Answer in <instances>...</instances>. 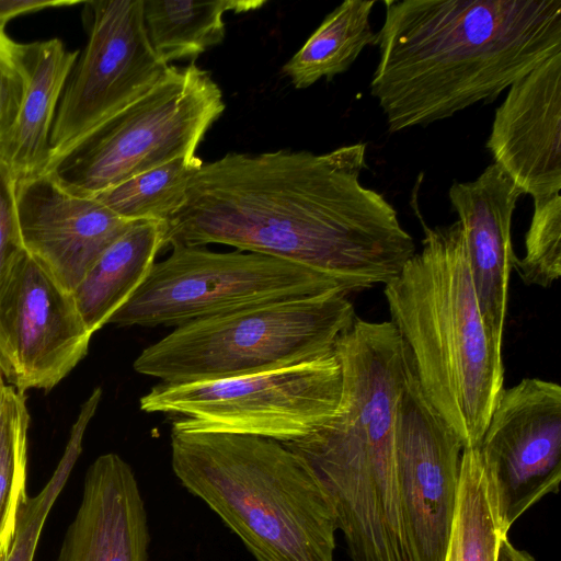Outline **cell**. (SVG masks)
Segmentation results:
<instances>
[{
  "label": "cell",
  "instance_id": "1",
  "mask_svg": "<svg viewBox=\"0 0 561 561\" xmlns=\"http://www.w3.org/2000/svg\"><path fill=\"white\" fill-rule=\"evenodd\" d=\"M366 144L323 154L230 152L203 163L163 248L225 244L304 265L350 295L386 285L415 253L397 210L360 182Z\"/></svg>",
  "mask_w": 561,
  "mask_h": 561
},
{
  "label": "cell",
  "instance_id": "2",
  "mask_svg": "<svg viewBox=\"0 0 561 561\" xmlns=\"http://www.w3.org/2000/svg\"><path fill=\"white\" fill-rule=\"evenodd\" d=\"M370 93L391 133L494 101L561 53V0H393Z\"/></svg>",
  "mask_w": 561,
  "mask_h": 561
},
{
  "label": "cell",
  "instance_id": "3",
  "mask_svg": "<svg viewBox=\"0 0 561 561\" xmlns=\"http://www.w3.org/2000/svg\"><path fill=\"white\" fill-rule=\"evenodd\" d=\"M334 352L342 373L337 412L310 435L283 444L324 486L350 557L387 560L407 549L393 443L405 347L390 321L355 317Z\"/></svg>",
  "mask_w": 561,
  "mask_h": 561
},
{
  "label": "cell",
  "instance_id": "4",
  "mask_svg": "<svg viewBox=\"0 0 561 561\" xmlns=\"http://www.w3.org/2000/svg\"><path fill=\"white\" fill-rule=\"evenodd\" d=\"M383 293L426 400L465 449L477 448L504 389V367L480 311L460 222L424 225L421 252Z\"/></svg>",
  "mask_w": 561,
  "mask_h": 561
},
{
  "label": "cell",
  "instance_id": "5",
  "mask_svg": "<svg viewBox=\"0 0 561 561\" xmlns=\"http://www.w3.org/2000/svg\"><path fill=\"white\" fill-rule=\"evenodd\" d=\"M171 465L256 561H334L332 502L314 471L283 443L172 427Z\"/></svg>",
  "mask_w": 561,
  "mask_h": 561
},
{
  "label": "cell",
  "instance_id": "6",
  "mask_svg": "<svg viewBox=\"0 0 561 561\" xmlns=\"http://www.w3.org/2000/svg\"><path fill=\"white\" fill-rule=\"evenodd\" d=\"M355 317L342 289L249 307L175 327L134 369L168 385L274 370L333 352Z\"/></svg>",
  "mask_w": 561,
  "mask_h": 561
},
{
  "label": "cell",
  "instance_id": "7",
  "mask_svg": "<svg viewBox=\"0 0 561 561\" xmlns=\"http://www.w3.org/2000/svg\"><path fill=\"white\" fill-rule=\"evenodd\" d=\"M225 110L210 73L194 62L169 66L142 98L53 159L45 172L70 193L94 197L175 158L196 154Z\"/></svg>",
  "mask_w": 561,
  "mask_h": 561
},
{
  "label": "cell",
  "instance_id": "8",
  "mask_svg": "<svg viewBox=\"0 0 561 561\" xmlns=\"http://www.w3.org/2000/svg\"><path fill=\"white\" fill-rule=\"evenodd\" d=\"M342 373L335 352L300 364L209 381L153 386L139 400L146 413L181 416L183 431L252 435L290 443L339 410Z\"/></svg>",
  "mask_w": 561,
  "mask_h": 561
},
{
  "label": "cell",
  "instance_id": "9",
  "mask_svg": "<svg viewBox=\"0 0 561 561\" xmlns=\"http://www.w3.org/2000/svg\"><path fill=\"white\" fill-rule=\"evenodd\" d=\"M170 248V255L153 264L108 323L179 327L249 307L344 290L324 274L265 254L185 244Z\"/></svg>",
  "mask_w": 561,
  "mask_h": 561
},
{
  "label": "cell",
  "instance_id": "10",
  "mask_svg": "<svg viewBox=\"0 0 561 561\" xmlns=\"http://www.w3.org/2000/svg\"><path fill=\"white\" fill-rule=\"evenodd\" d=\"M84 20L88 41L58 103L49 139V162L147 94L170 66L149 41L144 0L88 1Z\"/></svg>",
  "mask_w": 561,
  "mask_h": 561
},
{
  "label": "cell",
  "instance_id": "11",
  "mask_svg": "<svg viewBox=\"0 0 561 561\" xmlns=\"http://www.w3.org/2000/svg\"><path fill=\"white\" fill-rule=\"evenodd\" d=\"M499 529L558 493L561 482V387L524 378L503 389L477 447Z\"/></svg>",
  "mask_w": 561,
  "mask_h": 561
},
{
  "label": "cell",
  "instance_id": "12",
  "mask_svg": "<svg viewBox=\"0 0 561 561\" xmlns=\"http://www.w3.org/2000/svg\"><path fill=\"white\" fill-rule=\"evenodd\" d=\"M393 443L399 510L412 561H446L465 447L426 400L408 353Z\"/></svg>",
  "mask_w": 561,
  "mask_h": 561
},
{
  "label": "cell",
  "instance_id": "13",
  "mask_svg": "<svg viewBox=\"0 0 561 561\" xmlns=\"http://www.w3.org/2000/svg\"><path fill=\"white\" fill-rule=\"evenodd\" d=\"M92 333L72 295L26 251L0 289V374L18 391L50 390L87 355Z\"/></svg>",
  "mask_w": 561,
  "mask_h": 561
},
{
  "label": "cell",
  "instance_id": "14",
  "mask_svg": "<svg viewBox=\"0 0 561 561\" xmlns=\"http://www.w3.org/2000/svg\"><path fill=\"white\" fill-rule=\"evenodd\" d=\"M16 208L24 250L70 294L134 222L70 193L48 172L16 181Z\"/></svg>",
  "mask_w": 561,
  "mask_h": 561
},
{
  "label": "cell",
  "instance_id": "15",
  "mask_svg": "<svg viewBox=\"0 0 561 561\" xmlns=\"http://www.w3.org/2000/svg\"><path fill=\"white\" fill-rule=\"evenodd\" d=\"M494 163L535 198L561 191V53L516 80L486 141Z\"/></svg>",
  "mask_w": 561,
  "mask_h": 561
},
{
  "label": "cell",
  "instance_id": "16",
  "mask_svg": "<svg viewBox=\"0 0 561 561\" xmlns=\"http://www.w3.org/2000/svg\"><path fill=\"white\" fill-rule=\"evenodd\" d=\"M523 194L495 163L473 181L455 182L450 204L462 228L469 268L485 327L502 351L508 285L515 262L512 218Z\"/></svg>",
  "mask_w": 561,
  "mask_h": 561
},
{
  "label": "cell",
  "instance_id": "17",
  "mask_svg": "<svg viewBox=\"0 0 561 561\" xmlns=\"http://www.w3.org/2000/svg\"><path fill=\"white\" fill-rule=\"evenodd\" d=\"M145 502L131 467L117 454L89 467L78 512L56 561H148Z\"/></svg>",
  "mask_w": 561,
  "mask_h": 561
},
{
  "label": "cell",
  "instance_id": "18",
  "mask_svg": "<svg viewBox=\"0 0 561 561\" xmlns=\"http://www.w3.org/2000/svg\"><path fill=\"white\" fill-rule=\"evenodd\" d=\"M26 76L16 119L0 142V159L16 181L45 172L58 103L79 51L58 38L21 44Z\"/></svg>",
  "mask_w": 561,
  "mask_h": 561
},
{
  "label": "cell",
  "instance_id": "19",
  "mask_svg": "<svg viewBox=\"0 0 561 561\" xmlns=\"http://www.w3.org/2000/svg\"><path fill=\"white\" fill-rule=\"evenodd\" d=\"M164 233V221H134L107 247L71 293L92 334L107 324L144 283L163 249Z\"/></svg>",
  "mask_w": 561,
  "mask_h": 561
},
{
  "label": "cell",
  "instance_id": "20",
  "mask_svg": "<svg viewBox=\"0 0 561 561\" xmlns=\"http://www.w3.org/2000/svg\"><path fill=\"white\" fill-rule=\"evenodd\" d=\"M263 0H144V20L157 55L170 61L192 59L225 38L227 12L256 10Z\"/></svg>",
  "mask_w": 561,
  "mask_h": 561
},
{
  "label": "cell",
  "instance_id": "21",
  "mask_svg": "<svg viewBox=\"0 0 561 561\" xmlns=\"http://www.w3.org/2000/svg\"><path fill=\"white\" fill-rule=\"evenodd\" d=\"M375 1L346 0L329 13L300 49L283 66L296 89L345 72L369 45H377L370 14Z\"/></svg>",
  "mask_w": 561,
  "mask_h": 561
},
{
  "label": "cell",
  "instance_id": "22",
  "mask_svg": "<svg viewBox=\"0 0 561 561\" xmlns=\"http://www.w3.org/2000/svg\"><path fill=\"white\" fill-rule=\"evenodd\" d=\"M202 165L196 154L179 157L94 197L125 220L167 222L183 205L188 183Z\"/></svg>",
  "mask_w": 561,
  "mask_h": 561
},
{
  "label": "cell",
  "instance_id": "23",
  "mask_svg": "<svg viewBox=\"0 0 561 561\" xmlns=\"http://www.w3.org/2000/svg\"><path fill=\"white\" fill-rule=\"evenodd\" d=\"M30 413L25 392L0 385V561L14 538L18 514L26 494Z\"/></svg>",
  "mask_w": 561,
  "mask_h": 561
},
{
  "label": "cell",
  "instance_id": "24",
  "mask_svg": "<svg viewBox=\"0 0 561 561\" xmlns=\"http://www.w3.org/2000/svg\"><path fill=\"white\" fill-rule=\"evenodd\" d=\"M502 535L489 500L478 448L461 455L458 501L446 561H495Z\"/></svg>",
  "mask_w": 561,
  "mask_h": 561
},
{
  "label": "cell",
  "instance_id": "25",
  "mask_svg": "<svg viewBox=\"0 0 561 561\" xmlns=\"http://www.w3.org/2000/svg\"><path fill=\"white\" fill-rule=\"evenodd\" d=\"M101 398L102 390L95 388L82 403L64 455L51 478L36 496H27L21 505L14 538L4 561H33L44 523L82 451L84 433Z\"/></svg>",
  "mask_w": 561,
  "mask_h": 561
},
{
  "label": "cell",
  "instance_id": "26",
  "mask_svg": "<svg viewBox=\"0 0 561 561\" xmlns=\"http://www.w3.org/2000/svg\"><path fill=\"white\" fill-rule=\"evenodd\" d=\"M525 255L514 266L526 285L548 288L561 276V196L535 198Z\"/></svg>",
  "mask_w": 561,
  "mask_h": 561
},
{
  "label": "cell",
  "instance_id": "27",
  "mask_svg": "<svg viewBox=\"0 0 561 561\" xmlns=\"http://www.w3.org/2000/svg\"><path fill=\"white\" fill-rule=\"evenodd\" d=\"M25 83L21 44L0 31V142L16 119Z\"/></svg>",
  "mask_w": 561,
  "mask_h": 561
},
{
  "label": "cell",
  "instance_id": "28",
  "mask_svg": "<svg viewBox=\"0 0 561 561\" xmlns=\"http://www.w3.org/2000/svg\"><path fill=\"white\" fill-rule=\"evenodd\" d=\"M24 252L16 208V180L0 159V289Z\"/></svg>",
  "mask_w": 561,
  "mask_h": 561
},
{
  "label": "cell",
  "instance_id": "29",
  "mask_svg": "<svg viewBox=\"0 0 561 561\" xmlns=\"http://www.w3.org/2000/svg\"><path fill=\"white\" fill-rule=\"evenodd\" d=\"M73 0H0V31L13 18L49 8L77 4Z\"/></svg>",
  "mask_w": 561,
  "mask_h": 561
},
{
  "label": "cell",
  "instance_id": "30",
  "mask_svg": "<svg viewBox=\"0 0 561 561\" xmlns=\"http://www.w3.org/2000/svg\"><path fill=\"white\" fill-rule=\"evenodd\" d=\"M495 561H536L527 551L516 548L508 539V535L500 538Z\"/></svg>",
  "mask_w": 561,
  "mask_h": 561
},
{
  "label": "cell",
  "instance_id": "31",
  "mask_svg": "<svg viewBox=\"0 0 561 561\" xmlns=\"http://www.w3.org/2000/svg\"><path fill=\"white\" fill-rule=\"evenodd\" d=\"M2 382H3V378H2V376H1V374H0V385H1Z\"/></svg>",
  "mask_w": 561,
  "mask_h": 561
}]
</instances>
